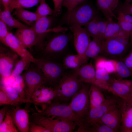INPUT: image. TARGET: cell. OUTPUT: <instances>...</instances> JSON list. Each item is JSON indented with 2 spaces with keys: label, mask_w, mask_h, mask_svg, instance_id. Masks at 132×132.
Returning <instances> with one entry per match:
<instances>
[{
  "label": "cell",
  "mask_w": 132,
  "mask_h": 132,
  "mask_svg": "<svg viewBox=\"0 0 132 132\" xmlns=\"http://www.w3.org/2000/svg\"><path fill=\"white\" fill-rule=\"evenodd\" d=\"M18 55L0 47V77L11 76Z\"/></svg>",
  "instance_id": "12"
},
{
  "label": "cell",
  "mask_w": 132,
  "mask_h": 132,
  "mask_svg": "<svg viewBox=\"0 0 132 132\" xmlns=\"http://www.w3.org/2000/svg\"><path fill=\"white\" fill-rule=\"evenodd\" d=\"M64 0H52L54 6V15L57 16L60 14Z\"/></svg>",
  "instance_id": "45"
},
{
  "label": "cell",
  "mask_w": 132,
  "mask_h": 132,
  "mask_svg": "<svg viewBox=\"0 0 132 132\" xmlns=\"http://www.w3.org/2000/svg\"><path fill=\"white\" fill-rule=\"evenodd\" d=\"M9 33L6 24L0 19V40L1 42L6 45V38Z\"/></svg>",
  "instance_id": "42"
},
{
  "label": "cell",
  "mask_w": 132,
  "mask_h": 132,
  "mask_svg": "<svg viewBox=\"0 0 132 132\" xmlns=\"http://www.w3.org/2000/svg\"><path fill=\"white\" fill-rule=\"evenodd\" d=\"M18 131L10 113L8 111L4 120L0 124V132H18Z\"/></svg>",
  "instance_id": "31"
},
{
  "label": "cell",
  "mask_w": 132,
  "mask_h": 132,
  "mask_svg": "<svg viewBox=\"0 0 132 132\" xmlns=\"http://www.w3.org/2000/svg\"><path fill=\"white\" fill-rule=\"evenodd\" d=\"M41 0H12L8 8L11 12L18 8H29L33 7L38 3Z\"/></svg>",
  "instance_id": "29"
},
{
  "label": "cell",
  "mask_w": 132,
  "mask_h": 132,
  "mask_svg": "<svg viewBox=\"0 0 132 132\" xmlns=\"http://www.w3.org/2000/svg\"><path fill=\"white\" fill-rule=\"evenodd\" d=\"M122 60L126 65L132 70V48Z\"/></svg>",
  "instance_id": "50"
},
{
  "label": "cell",
  "mask_w": 132,
  "mask_h": 132,
  "mask_svg": "<svg viewBox=\"0 0 132 132\" xmlns=\"http://www.w3.org/2000/svg\"><path fill=\"white\" fill-rule=\"evenodd\" d=\"M119 0H96L97 9L100 11L109 21H113V18H117L113 11L117 7Z\"/></svg>",
  "instance_id": "18"
},
{
  "label": "cell",
  "mask_w": 132,
  "mask_h": 132,
  "mask_svg": "<svg viewBox=\"0 0 132 132\" xmlns=\"http://www.w3.org/2000/svg\"><path fill=\"white\" fill-rule=\"evenodd\" d=\"M89 96L90 109L101 105L106 99L101 89L93 84L90 85Z\"/></svg>",
  "instance_id": "21"
},
{
  "label": "cell",
  "mask_w": 132,
  "mask_h": 132,
  "mask_svg": "<svg viewBox=\"0 0 132 132\" xmlns=\"http://www.w3.org/2000/svg\"><path fill=\"white\" fill-rule=\"evenodd\" d=\"M89 84H82L69 104L74 112L82 119L83 121L90 110L89 96Z\"/></svg>",
  "instance_id": "5"
},
{
  "label": "cell",
  "mask_w": 132,
  "mask_h": 132,
  "mask_svg": "<svg viewBox=\"0 0 132 132\" xmlns=\"http://www.w3.org/2000/svg\"><path fill=\"white\" fill-rule=\"evenodd\" d=\"M52 21V19L48 16L39 18L36 21L32 26L37 37V44L42 45L45 35L49 32Z\"/></svg>",
  "instance_id": "17"
},
{
  "label": "cell",
  "mask_w": 132,
  "mask_h": 132,
  "mask_svg": "<svg viewBox=\"0 0 132 132\" xmlns=\"http://www.w3.org/2000/svg\"><path fill=\"white\" fill-rule=\"evenodd\" d=\"M116 9L118 12L132 15V3L126 4L124 3L119 4Z\"/></svg>",
  "instance_id": "43"
},
{
  "label": "cell",
  "mask_w": 132,
  "mask_h": 132,
  "mask_svg": "<svg viewBox=\"0 0 132 132\" xmlns=\"http://www.w3.org/2000/svg\"><path fill=\"white\" fill-rule=\"evenodd\" d=\"M132 0H125L124 3L126 4H129L131 3Z\"/></svg>",
  "instance_id": "56"
},
{
  "label": "cell",
  "mask_w": 132,
  "mask_h": 132,
  "mask_svg": "<svg viewBox=\"0 0 132 132\" xmlns=\"http://www.w3.org/2000/svg\"><path fill=\"white\" fill-rule=\"evenodd\" d=\"M121 123L120 131L122 132H132V120L121 114Z\"/></svg>",
  "instance_id": "37"
},
{
  "label": "cell",
  "mask_w": 132,
  "mask_h": 132,
  "mask_svg": "<svg viewBox=\"0 0 132 132\" xmlns=\"http://www.w3.org/2000/svg\"><path fill=\"white\" fill-rule=\"evenodd\" d=\"M121 118V111L118 103L109 110L100 120L115 132H118L120 131Z\"/></svg>",
  "instance_id": "13"
},
{
  "label": "cell",
  "mask_w": 132,
  "mask_h": 132,
  "mask_svg": "<svg viewBox=\"0 0 132 132\" xmlns=\"http://www.w3.org/2000/svg\"><path fill=\"white\" fill-rule=\"evenodd\" d=\"M29 132H50L47 129L39 124L30 122Z\"/></svg>",
  "instance_id": "44"
},
{
  "label": "cell",
  "mask_w": 132,
  "mask_h": 132,
  "mask_svg": "<svg viewBox=\"0 0 132 132\" xmlns=\"http://www.w3.org/2000/svg\"><path fill=\"white\" fill-rule=\"evenodd\" d=\"M118 103L121 110V114L132 120V105L122 99L119 101Z\"/></svg>",
  "instance_id": "36"
},
{
  "label": "cell",
  "mask_w": 132,
  "mask_h": 132,
  "mask_svg": "<svg viewBox=\"0 0 132 132\" xmlns=\"http://www.w3.org/2000/svg\"><path fill=\"white\" fill-rule=\"evenodd\" d=\"M119 101L114 97L106 98L105 101L101 105L90 109L88 115L83 120V124L81 126L92 122L100 120L109 110L118 103Z\"/></svg>",
  "instance_id": "11"
},
{
  "label": "cell",
  "mask_w": 132,
  "mask_h": 132,
  "mask_svg": "<svg viewBox=\"0 0 132 132\" xmlns=\"http://www.w3.org/2000/svg\"><path fill=\"white\" fill-rule=\"evenodd\" d=\"M104 40L100 38L93 39L89 43L85 55L88 58H95L100 54L102 50Z\"/></svg>",
  "instance_id": "26"
},
{
  "label": "cell",
  "mask_w": 132,
  "mask_h": 132,
  "mask_svg": "<svg viewBox=\"0 0 132 132\" xmlns=\"http://www.w3.org/2000/svg\"><path fill=\"white\" fill-rule=\"evenodd\" d=\"M30 122L41 125L50 132H71L77 125L70 121L54 119L45 116L32 115L29 117Z\"/></svg>",
  "instance_id": "4"
},
{
  "label": "cell",
  "mask_w": 132,
  "mask_h": 132,
  "mask_svg": "<svg viewBox=\"0 0 132 132\" xmlns=\"http://www.w3.org/2000/svg\"><path fill=\"white\" fill-rule=\"evenodd\" d=\"M14 10L13 15L29 26L32 25L40 18L35 12H32L23 8H18Z\"/></svg>",
  "instance_id": "23"
},
{
  "label": "cell",
  "mask_w": 132,
  "mask_h": 132,
  "mask_svg": "<svg viewBox=\"0 0 132 132\" xmlns=\"http://www.w3.org/2000/svg\"><path fill=\"white\" fill-rule=\"evenodd\" d=\"M11 12L8 9L0 10V18L6 24L10 29H17L28 27L15 19L11 14Z\"/></svg>",
  "instance_id": "24"
},
{
  "label": "cell",
  "mask_w": 132,
  "mask_h": 132,
  "mask_svg": "<svg viewBox=\"0 0 132 132\" xmlns=\"http://www.w3.org/2000/svg\"><path fill=\"white\" fill-rule=\"evenodd\" d=\"M130 46L132 45V31L130 33Z\"/></svg>",
  "instance_id": "55"
},
{
  "label": "cell",
  "mask_w": 132,
  "mask_h": 132,
  "mask_svg": "<svg viewBox=\"0 0 132 132\" xmlns=\"http://www.w3.org/2000/svg\"><path fill=\"white\" fill-rule=\"evenodd\" d=\"M96 19L99 34L100 37L103 39L104 35L108 21L106 18H103L99 15L96 17Z\"/></svg>",
  "instance_id": "38"
},
{
  "label": "cell",
  "mask_w": 132,
  "mask_h": 132,
  "mask_svg": "<svg viewBox=\"0 0 132 132\" xmlns=\"http://www.w3.org/2000/svg\"><path fill=\"white\" fill-rule=\"evenodd\" d=\"M86 0H64L62 6L67 9V13H69L75 7L83 3Z\"/></svg>",
  "instance_id": "40"
},
{
  "label": "cell",
  "mask_w": 132,
  "mask_h": 132,
  "mask_svg": "<svg viewBox=\"0 0 132 132\" xmlns=\"http://www.w3.org/2000/svg\"><path fill=\"white\" fill-rule=\"evenodd\" d=\"M131 98H132V92H131Z\"/></svg>",
  "instance_id": "57"
},
{
  "label": "cell",
  "mask_w": 132,
  "mask_h": 132,
  "mask_svg": "<svg viewBox=\"0 0 132 132\" xmlns=\"http://www.w3.org/2000/svg\"><path fill=\"white\" fill-rule=\"evenodd\" d=\"M8 105H5L0 110V124L3 121L7 113L10 110Z\"/></svg>",
  "instance_id": "51"
},
{
  "label": "cell",
  "mask_w": 132,
  "mask_h": 132,
  "mask_svg": "<svg viewBox=\"0 0 132 132\" xmlns=\"http://www.w3.org/2000/svg\"><path fill=\"white\" fill-rule=\"evenodd\" d=\"M35 63L44 77L46 84L56 85L63 75L62 67L56 63L44 59H37Z\"/></svg>",
  "instance_id": "6"
},
{
  "label": "cell",
  "mask_w": 132,
  "mask_h": 132,
  "mask_svg": "<svg viewBox=\"0 0 132 132\" xmlns=\"http://www.w3.org/2000/svg\"><path fill=\"white\" fill-rule=\"evenodd\" d=\"M15 81L20 84L24 89L25 88L24 80L23 76L20 75H18L15 77Z\"/></svg>",
  "instance_id": "52"
},
{
  "label": "cell",
  "mask_w": 132,
  "mask_h": 132,
  "mask_svg": "<svg viewBox=\"0 0 132 132\" xmlns=\"http://www.w3.org/2000/svg\"><path fill=\"white\" fill-rule=\"evenodd\" d=\"M82 82L93 84L96 79V69L92 64H85L74 72Z\"/></svg>",
  "instance_id": "19"
},
{
  "label": "cell",
  "mask_w": 132,
  "mask_h": 132,
  "mask_svg": "<svg viewBox=\"0 0 132 132\" xmlns=\"http://www.w3.org/2000/svg\"><path fill=\"white\" fill-rule=\"evenodd\" d=\"M0 90L2 91L11 100L21 103H31L34 104L32 100H29L22 98L17 91L12 86L0 85Z\"/></svg>",
  "instance_id": "28"
},
{
  "label": "cell",
  "mask_w": 132,
  "mask_h": 132,
  "mask_svg": "<svg viewBox=\"0 0 132 132\" xmlns=\"http://www.w3.org/2000/svg\"><path fill=\"white\" fill-rule=\"evenodd\" d=\"M108 83V91L132 105V80L112 79Z\"/></svg>",
  "instance_id": "8"
},
{
  "label": "cell",
  "mask_w": 132,
  "mask_h": 132,
  "mask_svg": "<svg viewBox=\"0 0 132 132\" xmlns=\"http://www.w3.org/2000/svg\"><path fill=\"white\" fill-rule=\"evenodd\" d=\"M33 115H41L54 119L71 121L76 123L79 127L83 123V120L73 110L69 104L52 100L45 103L43 110L33 113Z\"/></svg>",
  "instance_id": "1"
},
{
  "label": "cell",
  "mask_w": 132,
  "mask_h": 132,
  "mask_svg": "<svg viewBox=\"0 0 132 132\" xmlns=\"http://www.w3.org/2000/svg\"><path fill=\"white\" fill-rule=\"evenodd\" d=\"M83 3L67 13L66 19L69 25L76 24L83 26L99 15L97 9L90 4Z\"/></svg>",
  "instance_id": "3"
},
{
  "label": "cell",
  "mask_w": 132,
  "mask_h": 132,
  "mask_svg": "<svg viewBox=\"0 0 132 132\" xmlns=\"http://www.w3.org/2000/svg\"><path fill=\"white\" fill-rule=\"evenodd\" d=\"M42 95L41 91L39 88L36 90L33 93L31 97V100L33 101Z\"/></svg>",
  "instance_id": "53"
},
{
  "label": "cell",
  "mask_w": 132,
  "mask_h": 132,
  "mask_svg": "<svg viewBox=\"0 0 132 132\" xmlns=\"http://www.w3.org/2000/svg\"><path fill=\"white\" fill-rule=\"evenodd\" d=\"M117 20H120L125 22L132 23V16L131 15L121 12H118Z\"/></svg>",
  "instance_id": "49"
},
{
  "label": "cell",
  "mask_w": 132,
  "mask_h": 132,
  "mask_svg": "<svg viewBox=\"0 0 132 132\" xmlns=\"http://www.w3.org/2000/svg\"><path fill=\"white\" fill-rule=\"evenodd\" d=\"M121 30L117 22L113 21H108L104 35L103 39L105 40L113 38Z\"/></svg>",
  "instance_id": "32"
},
{
  "label": "cell",
  "mask_w": 132,
  "mask_h": 132,
  "mask_svg": "<svg viewBox=\"0 0 132 132\" xmlns=\"http://www.w3.org/2000/svg\"><path fill=\"white\" fill-rule=\"evenodd\" d=\"M83 26L84 28L93 39H102L100 36L98 30L96 18Z\"/></svg>",
  "instance_id": "34"
},
{
  "label": "cell",
  "mask_w": 132,
  "mask_h": 132,
  "mask_svg": "<svg viewBox=\"0 0 132 132\" xmlns=\"http://www.w3.org/2000/svg\"><path fill=\"white\" fill-rule=\"evenodd\" d=\"M115 73L118 77L117 79L132 77V70L126 65L122 60H116Z\"/></svg>",
  "instance_id": "30"
},
{
  "label": "cell",
  "mask_w": 132,
  "mask_h": 132,
  "mask_svg": "<svg viewBox=\"0 0 132 132\" xmlns=\"http://www.w3.org/2000/svg\"><path fill=\"white\" fill-rule=\"evenodd\" d=\"M82 82L75 73L63 75L54 88L55 95L53 100L62 102L71 99L80 89Z\"/></svg>",
  "instance_id": "2"
},
{
  "label": "cell",
  "mask_w": 132,
  "mask_h": 132,
  "mask_svg": "<svg viewBox=\"0 0 132 132\" xmlns=\"http://www.w3.org/2000/svg\"><path fill=\"white\" fill-rule=\"evenodd\" d=\"M129 46L114 38H110L104 40L100 54L115 60H122Z\"/></svg>",
  "instance_id": "7"
},
{
  "label": "cell",
  "mask_w": 132,
  "mask_h": 132,
  "mask_svg": "<svg viewBox=\"0 0 132 132\" xmlns=\"http://www.w3.org/2000/svg\"><path fill=\"white\" fill-rule=\"evenodd\" d=\"M21 104L13 101L9 98L2 90H0V106L5 105H11L14 107L19 106Z\"/></svg>",
  "instance_id": "41"
},
{
  "label": "cell",
  "mask_w": 132,
  "mask_h": 132,
  "mask_svg": "<svg viewBox=\"0 0 132 132\" xmlns=\"http://www.w3.org/2000/svg\"><path fill=\"white\" fill-rule=\"evenodd\" d=\"M95 69V79L108 82L111 79L110 73L104 68H96Z\"/></svg>",
  "instance_id": "39"
},
{
  "label": "cell",
  "mask_w": 132,
  "mask_h": 132,
  "mask_svg": "<svg viewBox=\"0 0 132 132\" xmlns=\"http://www.w3.org/2000/svg\"><path fill=\"white\" fill-rule=\"evenodd\" d=\"M69 26L73 34L74 45L77 54L86 58L85 54L91 40L90 36L84 28L77 24Z\"/></svg>",
  "instance_id": "9"
},
{
  "label": "cell",
  "mask_w": 132,
  "mask_h": 132,
  "mask_svg": "<svg viewBox=\"0 0 132 132\" xmlns=\"http://www.w3.org/2000/svg\"><path fill=\"white\" fill-rule=\"evenodd\" d=\"M14 35L25 48H30L37 44V36L32 26L17 29Z\"/></svg>",
  "instance_id": "16"
},
{
  "label": "cell",
  "mask_w": 132,
  "mask_h": 132,
  "mask_svg": "<svg viewBox=\"0 0 132 132\" xmlns=\"http://www.w3.org/2000/svg\"><path fill=\"white\" fill-rule=\"evenodd\" d=\"M37 60L32 55H26L22 57L15 65L11 75L15 77L16 76L20 75L24 70L28 68L31 62L35 63Z\"/></svg>",
  "instance_id": "27"
},
{
  "label": "cell",
  "mask_w": 132,
  "mask_h": 132,
  "mask_svg": "<svg viewBox=\"0 0 132 132\" xmlns=\"http://www.w3.org/2000/svg\"><path fill=\"white\" fill-rule=\"evenodd\" d=\"M35 12L41 18L54 15V11L50 7L45 0H41L40 4Z\"/></svg>",
  "instance_id": "33"
},
{
  "label": "cell",
  "mask_w": 132,
  "mask_h": 132,
  "mask_svg": "<svg viewBox=\"0 0 132 132\" xmlns=\"http://www.w3.org/2000/svg\"><path fill=\"white\" fill-rule=\"evenodd\" d=\"M117 22L122 30L130 33L132 31V23L120 20H118Z\"/></svg>",
  "instance_id": "46"
},
{
  "label": "cell",
  "mask_w": 132,
  "mask_h": 132,
  "mask_svg": "<svg viewBox=\"0 0 132 132\" xmlns=\"http://www.w3.org/2000/svg\"><path fill=\"white\" fill-rule=\"evenodd\" d=\"M4 10L8 9L9 6L12 0H0Z\"/></svg>",
  "instance_id": "54"
},
{
  "label": "cell",
  "mask_w": 132,
  "mask_h": 132,
  "mask_svg": "<svg viewBox=\"0 0 132 132\" xmlns=\"http://www.w3.org/2000/svg\"><path fill=\"white\" fill-rule=\"evenodd\" d=\"M88 59L78 54L68 55L64 59V65L67 68L75 70L78 69L83 65L86 64Z\"/></svg>",
  "instance_id": "25"
},
{
  "label": "cell",
  "mask_w": 132,
  "mask_h": 132,
  "mask_svg": "<svg viewBox=\"0 0 132 132\" xmlns=\"http://www.w3.org/2000/svg\"><path fill=\"white\" fill-rule=\"evenodd\" d=\"M12 87L17 91L22 98L24 99H26L25 90H24V88L20 84L15 81Z\"/></svg>",
  "instance_id": "47"
},
{
  "label": "cell",
  "mask_w": 132,
  "mask_h": 132,
  "mask_svg": "<svg viewBox=\"0 0 132 132\" xmlns=\"http://www.w3.org/2000/svg\"><path fill=\"white\" fill-rule=\"evenodd\" d=\"M1 78V82L2 84L1 85L6 86H12L15 81V77L11 75V76L4 77Z\"/></svg>",
  "instance_id": "48"
},
{
  "label": "cell",
  "mask_w": 132,
  "mask_h": 132,
  "mask_svg": "<svg viewBox=\"0 0 132 132\" xmlns=\"http://www.w3.org/2000/svg\"><path fill=\"white\" fill-rule=\"evenodd\" d=\"M8 111L18 131L21 132H29V117L26 110L17 106Z\"/></svg>",
  "instance_id": "14"
},
{
  "label": "cell",
  "mask_w": 132,
  "mask_h": 132,
  "mask_svg": "<svg viewBox=\"0 0 132 132\" xmlns=\"http://www.w3.org/2000/svg\"><path fill=\"white\" fill-rule=\"evenodd\" d=\"M6 46L21 57L32 55L21 44L19 40L12 33L9 32L6 38Z\"/></svg>",
  "instance_id": "20"
},
{
  "label": "cell",
  "mask_w": 132,
  "mask_h": 132,
  "mask_svg": "<svg viewBox=\"0 0 132 132\" xmlns=\"http://www.w3.org/2000/svg\"><path fill=\"white\" fill-rule=\"evenodd\" d=\"M40 72L30 69L23 76L25 83L26 98L28 99L32 100L31 97L34 92L41 86L46 84L44 77Z\"/></svg>",
  "instance_id": "10"
},
{
  "label": "cell",
  "mask_w": 132,
  "mask_h": 132,
  "mask_svg": "<svg viewBox=\"0 0 132 132\" xmlns=\"http://www.w3.org/2000/svg\"><path fill=\"white\" fill-rule=\"evenodd\" d=\"M65 33H61L52 38L45 46L44 52L48 53H56L63 50L70 39V35Z\"/></svg>",
  "instance_id": "15"
},
{
  "label": "cell",
  "mask_w": 132,
  "mask_h": 132,
  "mask_svg": "<svg viewBox=\"0 0 132 132\" xmlns=\"http://www.w3.org/2000/svg\"><path fill=\"white\" fill-rule=\"evenodd\" d=\"M55 93L54 89L51 88L47 93L42 95L39 98L33 101L34 104H45L51 101L55 96Z\"/></svg>",
  "instance_id": "35"
},
{
  "label": "cell",
  "mask_w": 132,
  "mask_h": 132,
  "mask_svg": "<svg viewBox=\"0 0 132 132\" xmlns=\"http://www.w3.org/2000/svg\"><path fill=\"white\" fill-rule=\"evenodd\" d=\"M77 132H115L102 122L100 120L89 123L79 127Z\"/></svg>",
  "instance_id": "22"
}]
</instances>
